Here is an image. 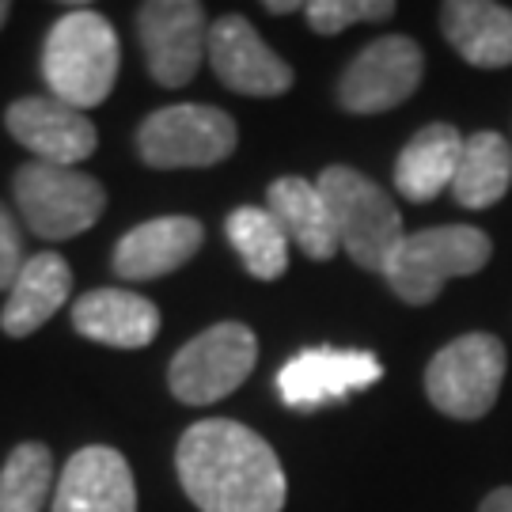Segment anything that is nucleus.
<instances>
[{
  "mask_svg": "<svg viewBox=\"0 0 512 512\" xmlns=\"http://www.w3.org/2000/svg\"><path fill=\"white\" fill-rule=\"evenodd\" d=\"M4 126L42 164L76 167L84 164L95 152V145H99L92 118L84 110L54 99V95L16 99L4 114Z\"/></svg>",
  "mask_w": 512,
  "mask_h": 512,
  "instance_id": "f8f14e48",
  "label": "nucleus"
},
{
  "mask_svg": "<svg viewBox=\"0 0 512 512\" xmlns=\"http://www.w3.org/2000/svg\"><path fill=\"white\" fill-rule=\"evenodd\" d=\"M490 255H494V243L482 228L437 224V228L410 232L395 247V255L387 258L384 277L403 304L425 308L440 296L444 281L478 274L490 262Z\"/></svg>",
  "mask_w": 512,
  "mask_h": 512,
  "instance_id": "20e7f679",
  "label": "nucleus"
},
{
  "mask_svg": "<svg viewBox=\"0 0 512 512\" xmlns=\"http://www.w3.org/2000/svg\"><path fill=\"white\" fill-rule=\"evenodd\" d=\"M239 129L217 107L175 103L148 114L137 129V152L148 167H213L236 152Z\"/></svg>",
  "mask_w": 512,
  "mask_h": 512,
  "instance_id": "6e6552de",
  "label": "nucleus"
},
{
  "mask_svg": "<svg viewBox=\"0 0 512 512\" xmlns=\"http://www.w3.org/2000/svg\"><path fill=\"white\" fill-rule=\"evenodd\" d=\"M175 471L202 512H281L285 471L255 429L232 418L194 421L179 440Z\"/></svg>",
  "mask_w": 512,
  "mask_h": 512,
  "instance_id": "f257e3e1",
  "label": "nucleus"
},
{
  "mask_svg": "<svg viewBox=\"0 0 512 512\" xmlns=\"http://www.w3.org/2000/svg\"><path fill=\"white\" fill-rule=\"evenodd\" d=\"M209 61L228 92L255 99L285 95L296 80L289 61H281L243 16H220L209 27Z\"/></svg>",
  "mask_w": 512,
  "mask_h": 512,
  "instance_id": "ddd939ff",
  "label": "nucleus"
},
{
  "mask_svg": "<svg viewBox=\"0 0 512 512\" xmlns=\"http://www.w3.org/2000/svg\"><path fill=\"white\" fill-rule=\"evenodd\" d=\"M440 31L448 46L475 69L512 65V8L494 0H448L440 4Z\"/></svg>",
  "mask_w": 512,
  "mask_h": 512,
  "instance_id": "dca6fc26",
  "label": "nucleus"
},
{
  "mask_svg": "<svg viewBox=\"0 0 512 512\" xmlns=\"http://www.w3.org/2000/svg\"><path fill=\"white\" fill-rule=\"evenodd\" d=\"M23 262H27V255H23V239H19L16 220L0 205V289H12Z\"/></svg>",
  "mask_w": 512,
  "mask_h": 512,
  "instance_id": "393cba45",
  "label": "nucleus"
},
{
  "mask_svg": "<svg viewBox=\"0 0 512 512\" xmlns=\"http://www.w3.org/2000/svg\"><path fill=\"white\" fill-rule=\"evenodd\" d=\"M73 327L110 349H145L160 334V311L152 300L126 289H95L73 308Z\"/></svg>",
  "mask_w": 512,
  "mask_h": 512,
  "instance_id": "f3484780",
  "label": "nucleus"
},
{
  "mask_svg": "<svg viewBox=\"0 0 512 512\" xmlns=\"http://www.w3.org/2000/svg\"><path fill=\"white\" fill-rule=\"evenodd\" d=\"M384 365L368 349H304L277 372V395L289 410H319L327 403L349 399L353 391L380 384Z\"/></svg>",
  "mask_w": 512,
  "mask_h": 512,
  "instance_id": "9b49d317",
  "label": "nucleus"
},
{
  "mask_svg": "<svg viewBox=\"0 0 512 512\" xmlns=\"http://www.w3.org/2000/svg\"><path fill=\"white\" fill-rule=\"evenodd\" d=\"M8 16H12V4H8V0H0V27L8 23Z\"/></svg>",
  "mask_w": 512,
  "mask_h": 512,
  "instance_id": "cd10ccee",
  "label": "nucleus"
},
{
  "mask_svg": "<svg viewBox=\"0 0 512 512\" xmlns=\"http://www.w3.org/2000/svg\"><path fill=\"white\" fill-rule=\"evenodd\" d=\"M137 35L160 88H186L209 46V19L198 0H148L137 8Z\"/></svg>",
  "mask_w": 512,
  "mask_h": 512,
  "instance_id": "1a4fd4ad",
  "label": "nucleus"
},
{
  "mask_svg": "<svg viewBox=\"0 0 512 512\" xmlns=\"http://www.w3.org/2000/svg\"><path fill=\"white\" fill-rule=\"evenodd\" d=\"M54 490V456L46 444H16L0 471V512H42Z\"/></svg>",
  "mask_w": 512,
  "mask_h": 512,
  "instance_id": "5701e85b",
  "label": "nucleus"
},
{
  "mask_svg": "<svg viewBox=\"0 0 512 512\" xmlns=\"http://www.w3.org/2000/svg\"><path fill=\"white\" fill-rule=\"evenodd\" d=\"M122 50L107 19L92 8H73L57 19L42 46V76L50 95L69 107H99L118 80Z\"/></svg>",
  "mask_w": 512,
  "mask_h": 512,
  "instance_id": "f03ea898",
  "label": "nucleus"
},
{
  "mask_svg": "<svg viewBox=\"0 0 512 512\" xmlns=\"http://www.w3.org/2000/svg\"><path fill=\"white\" fill-rule=\"evenodd\" d=\"M69 289H73V270H69L65 258L54 255V251L27 255L23 270H19V277L12 281V289H8L4 311H0V330L8 338L35 334L69 300Z\"/></svg>",
  "mask_w": 512,
  "mask_h": 512,
  "instance_id": "a211bd4d",
  "label": "nucleus"
},
{
  "mask_svg": "<svg viewBox=\"0 0 512 512\" xmlns=\"http://www.w3.org/2000/svg\"><path fill=\"white\" fill-rule=\"evenodd\" d=\"M304 16L315 35H342L353 23H380L395 16L391 0H311Z\"/></svg>",
  "mask_w": 512,
  "mask_h": 512,
  "instance_id": "b1692460",
  "label": "nucleus"
},
{
  "mask_svg": "<svg viewBox=\"0 0 512 512\" xmlns=\"http://www.w3.org/2000/svg\"><path fill=\"white\" fill-rule=\"evenodd\" d=\"M509 353L494 334H463L440 349L425 368V395L440 414L456 421H478L494 410Z\"/></svg>",
  "mask_w": 512,
  "mask_h": 512,
  "instance_id": "39448f33",
  "label": "nucleus"
},
{
  "mask_svg": "<svg viewBox=\"0 0 512 512\" xmlns=\"http://www.w3.org/2000/svg\"><path fill=\"white\" fill-rule=\"evenodd\" d=\"M266 202H270L266 209L274 213L289 243H296L311 262L334 258L338 232H334V220H330V209L319 194V186L300 179V175H281L266 190Z\"/></svg>",
  "mask_w": 512,
  "mask_h": 512,
  "instance_id": "aec40b11",
  "label": "nucleus"
},
{
  "mask_svg": "<svg viewBox=\"0 0 512 512\" xmlns=\"http://www.w3.org/2000/svg\"><path fill=\"white\" fill-rule=\"evenodd\" d=\"M228 243L236 247L239 262L247 266V274L258 281H277L289 270V236L281 232L270 209L258 205H239L236 213L224 220Z\"/></svg>",
  "mask_w": 512,
  "mask_h": 512,
  "instance_id": "4be33fe9",
  "label": "nucleus"
},
{
  "mask_svg": "<svg viewBox=\"0 0 512 512\" xmlns=\"http://www.w3.org/2000/svg\"><path fill=\"white\" fill-rule=\"evenodd\" d=\"M266 12L270 16H285V12H304L300 0H266Z\"/></svg>",
  "mask_w": 512,
  "mask_h": 512,
  "instance_id": "bb28decb",
  "label": "nucleus"
},
{
  "mask_svg": "<svg viewBox=\"0 0 512 512\" xmlns=\"http://www.w3.org/2000/svg\"><path fill=\"white\" fill-rule=\"evenodd\" d=\"M54 512H137V482L126 456L107 444L80 448L57 478Z\"/></svg>",
  "mask_w": 512,
  "mask_h": 512,
  "instance_id": "4468645a",
  "label": "nucleus"
},
{
  "mask_svg": "<svg viewBox=\"0 0 512 512\" xmlns=\"http://www.w3.org/2000/svg\"><path fill=\"white\" fill-rule=\"evenodd\" d=\"M463 141L456 126L448 122H433V126L418 129L406 148L395 160V186L410 202H433L437 194L452 190L459 171V156H463Z\"/></svg>",
  "mask_w": 512,
  "mask_h": 512,
  "instance_id": "6ab92c4d",
  "label": "nucleus"
},
{
  "mask_svg": "<svg viewBox=\"0 0 512 512\" xmlns=\"http://www.w3.org/2000/svg\"><path fill=\"white\" fill-rule=\"evenodd\" d=\"M478 512H512V486L505 490H494V494L482 501V509Z\"/></svg>",
  "mask_w": 512,
  "mask_h": 512,
  "instance_id": "a878e982",
  "label": "nucleus"
},
{
  "mask_svg": "<svg viewBox=\"0 0 512 512\" xmlns=\"http://www.w3.org/2000/svg\"><path fill=\"white\" fill-rule=\"evenodd\" d=\"M512 186V145L494 133L482 129L475 137L463 141V156H459L456 183H452V198L463 209H490L497 205Z\"/></svg>",
  "mask_w": 512,
  "mask_h": 512,
  "instance_id": "412c9836",
  "label": "nucleus"
},
{
  "mask_svg": "<svg viewBox=\"0 0 512 512\" xmlns=\"http://www.w3.org/2000/svg\"><path fill=\"white\" fill-rule=\"evenodd\" d=\"M323 202L330 209L338 247L346 251L361 270L368 274H384L387 258L395 255V247L406 239L403 213L391 202L380 183H372L357 167L330 164L315 179Z\"/></svg>",
  "mask_w": 512,
  "mask_h": 512,
  "instance_id": "7ed1b4c3",
  "label": "nucleus"
},
{
  "mask_svg": "<svg viewBox=\"0 0 512 512\" xmlns=\"http://www.w3.org/2000/svg\"><path fill=\"white\" fill-rule=\"evenodd\" d=\"M19 213L38 239H73L88 232L107 209V190L99 179L76 167L31 160L12 179Z\"/></svg>",
  "mask_w": 512,
  "mask_h": 512,
  "instance_id": "423d86ee",
  "label": "nucleus"
},
{
  "mask_svg": "<svg viewBox=\"0 0 512 512\" xmlns=\"http://www.w3.org/2000/svg\"><path fill=\"white\" fill-rule=\"evenodd\" d=\"M205 228L194 217H156L129 228L114 247V274L122 281H152L175 274L202 251Z\"/></svg>",
  "mask_w": 512,
  "mask_h": 512,
  "instance_id": "2eb2a0df",
  "label": "nucleus"
},
{
  "mask_svg": "<svg viewBox=\"0 0 512 512\" xmlns=\"http://www.w3.org/2000/svg\"><path fill=\"white\" fill-rule=\"evenodd\" d=\"M258 361V338L243 323H217L190 338L167 368L171 395L186 406L220 403L236 391Z\"/></svg>",
  "mask_w": 512,
  "mask_h": 512,
  "instance_id": "0eeeda50",
  "label": "nucleus"
},
{
  "mask_svg": "<svg viewBox=\"0 0 512 512\" xmlns=\"http://www.w3.org/2000/svg\"><path fill=\"white\" fill-rule=\"evenodd\" d=\"M421 73H425V57L414 38H376L346 65L338 80V103L349 114H384L418 92Z\"/></svg>",
  "mask_w": 512,
  "mask_h": 512,
  "instance_id": "9d476101",
  "label": "nucleus"
}]
</instances>
